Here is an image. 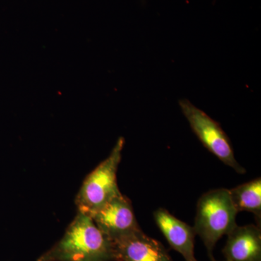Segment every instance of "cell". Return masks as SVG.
<instances>
[{"label": "cell", "instance_id": "obj_4", "mask_svg": "<svg viewBox=\"0 0 261 261\" xmlns=\"http://www.w3.org/2000/svg\"><path fill=\"white\" fill-rule=\"evenodd\" d=\"M178 104L192 132L204 147L239 174L246 173V170L235 159L229 138L219 123L188 99H181Z\"/></svg>", "mask_w": 261, "mask_h": 261}, {"label": "cell", "instance_id": "obj_9", "mask_svg": "<svg viewBox=\"0 0 261 261\" xmlns=\"http://www.w3.org/2000/svg\"><path fill=\"white\" fill-rule=\"evenodd\" d=\"M229 193L233 205L238 213L240 211L252 213L260 224V178L239 185L230 190Z\"/></svg>", "mask_w": 261, "mask_h": 261}, {"label": "cell", "instance_id": "obj_7", "mask_svg": "<svg viewBox=\"0 0 261 261\" xmlns=\"http://www.w3.org/2000/svg\"><path fill=\"white\" fill-rule=\"evenodd\" d=\"M154 219L170 246L186 261H197L195 256V229L170 214L166 209L154 212Z\"/></svg>", "mask_w": 261, "mask_h": 261}, {"label": "cell", "instance_id": "obj_2", "mask_svg": "<svg viewBox=\"0 0 261 261\" xmlns=\"http://www.w3.org/2000/svg\"><path fill=\"white\" fill-rule=\"evenodd\" d=\"M238 214L226 189L211 190L199 199L193 228L202 239L211 260L214 259L213 252L217 242L238 226Z\"/></svg>", "mask_w": 261, "mask_h": 261}, {"label": "cell", "instance_id": "obj_5", "mask_svg": "<svg viewBox=\"0 0 261 261\" xmlns=\"http://www.w3.org/2000/svg\"><path fill=\"white\" fill-rule=\"evenodd\" d=\"M97 227L113 242L140 231L129 199L120 194L91 215Z\"/></svg>", "mask_w": 261, "mask_h": 261}, {"label": "cell", "instance_id": "obj_1", "mask_svg": "<svg viewBox=\"0 0 261 261\" xmlns=\"http://www.w3.org/2000/svg\"><path fill=\"white\" fill-rule=\"evenodd\" d=\"M37 261H116L112 240L88 215L77 211L64 235Z\"/></svg>", "mask_w": 261, "mask_h": 261}, {"label": "cell", "instance_id": "obj_10", "mask_svg": "<svg viewBox=\"0 0 261 261\" xmlns=\"http://www.w3.org/2000/svg\"><path fill=\"white\" fill-rule=\"evenodd\" d=\"M212 261H219V260H215V259H214V260H212ZM225 261H226V260H225Z\"/></svg>", "mask_w": 261, "mask_h": 261}, {"label": "cell", "instance_id": "obj_3", "mask_svg": "<svg viewBox=\"0 0 261 261\" xmlns=\"http://www.w3.org/2000/svg\"><path fill=\"white\" fill-rule=\"evenodd\" d=\"M124 139H118L107 159L85 178L75 197L78 212L90 216L108 201L121 194L117 182V172L121 161Z\"/></svg>", "mask_w": 261, "mask_h": 261}, {"label": "cell", "instance_id": "obj_6", "mask_svg": "<svg viewBox=\"0 0 261 261\" xmlns=\"http://www.w3.org/2000/svg\"><path fill=\"white\" fill-rule=\"evenodd\" d=\"M113 243L116 261H173L162 244L142 229Z\"/></svg>", "mask_w": 261, "mask_h": 261}, {"label": "cell", "instance_id": "obj_8", "mask_svg": "<svg viewBox=\"0 0 261 261\" xmlns=\"http://www.w3.org/2000/svg\"><path fill=\"white\" fill-rule=\"evenodd\" d=\"M227 237L223 250L226 261H261L260 226H237Z\"/></svg>", "mask_w": 261, "mask_h": 261}]
</instances>
